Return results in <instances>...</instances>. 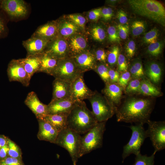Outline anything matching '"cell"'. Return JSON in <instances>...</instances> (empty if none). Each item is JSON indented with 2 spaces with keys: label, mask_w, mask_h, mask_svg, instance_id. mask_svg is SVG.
<instances>
[{
  "label": "cell",
  "mask_w": 165,
  "mask_h": 165,
  "mask_svg": "<svg viewBox=\"0 0 165 165\" xmlns=\"http://www.w3.org/2000/svg\"><path fill=\"white\" fill-rule=\"evenodd\" d=\"M117 108V121L136 124L146 123L154 105V98L140 95L128 96Z\"/></svg>",
  "instance_id": "obj_1"
},
{
  "label": "cell",
  "mask_w": 165,
  "mask_h": 165,
  "mask_svg": "<svg viewBox=\"0 0 165 165\" xmlns=\"http://www.w3.org/2000/svg\"><path fill=\"white\" fill-rule=\"evenodd\" d=\"M98 123L84 101H76L68 114L67 127L80 134H84Z\"/></svg>",
  "instance_id": "obj_2"
},
{
  "label": "cell",
  "mask_w": 165,
  "mask_h": 165,
  "mask_svg": "<svg viewBox=\"0 0 165 165\" xmlns=\"http://www.w3.org/2000/svg\"><path fill=\"white\" fill-rule=\"evenodd\" d=\"M128 2L136 14L165 26V9L159 2L155 0H129Z\"/></svg>",
  "instance_id": "obj_3"
},
{
  "label": "cell",
  "mask_w": 165,
  "mask_h": 165,
  "mask_svg": "<svg viewBox=\"0 0 165 165\" xmlns=\"http://www.w3.org/2000/svg\"><path fill=\"white\" fill-rule=\"evenodd\" d=\"M81 136L79 134L67 127L59 132L54 143L68 151L74 165H76L80 158Z\"/></svg>",
  "instance_id": "obj_4"
},
{
  "label": "cell",
  "mask_w": 165,
  "mask_h": 165,
  "mask_svg": "<svg viewBox=\"0 0 165 165\" xmlns=\"http://www.w3.org/2000/svg\"><path fill=\"white\" fill-rule=\"evenodd\" d=\"M106 122H98L81 136L80 157L102 147Z\"/></svg>",
  "instance_id": "obj_5"
},
{
  "label": "cell",
  "mask_w": 165,
  "mask_h": 165,
  "mask_svg": "<svg viewBox=\"0 0 165 165\" xmlns=\"http://www.w3.org/2000/svg\"><path fill=\"white\" fill-rule=\"evenodd\" d=\"M88 100L92 111L98 122L107 121L115 114L114 109L106 98L97 91Z\"/></svg>",
  "instance_id": "obj_6"
},
{
  "label": "cell",
  "mask_w": 165,
  "mask_h": 165,
  "mask_svg": "<svg viewBox=\"0 0 165 165\" xmlns=\"http://www.w3.org/2000/svg\"><path fill=\"white\" fill-rule=\"evenodd\" d=\"M142 124L131 125L129 127L132 134L128 142L123 147L122 154V163L130 154L135 155L140 152L141 148L145 139L148 137L146 130Z\"/></svg>",
  "instance_id": "obj_7"
},
{
  "label": "cell",
  "mask_w": 165,
  "mask_h": 165,
  "mask_svg": "<svg viewBox=\"0 0 165 165\" xmlns=\"http://www.w3.org/2000/svg\"><path fill=\"white\" fill-rule=\"evenodd\" d=\"M83 74L79 70L73 59L68 57L59 60L51 75L55 79L72 83Z\"/></svg>",
  "instance_id": "obj_8"
},
{
  "label": "cell",
  "mask_w": 165,
  "mask_h": 165,
  "mask_svg": "<svg viewBox=\"0 0 165 165\" xmlns=\"http://www.w3.org/2000/svg\"><path fill=\"white\" fill-rule=\"evenodd\" d=\"M148 125L146 130L148 137L150 138L156 153L165 148V122L152 121L147 122Z\"/></svg>",
  "instance_id": "obj_9"
},
{
  "label": "cell",
  "mask_w": 165,
  "mask_h": 165,
  "mask_svg": "<svg viewBox=\"0 0 165 165\" xmlns=\"http://www.w3.org/2000/svg\"><path fill=\"white\" fill-rule=\"evenodd\" d=\"M0 8L11 18L20 19L28 14L27 4L23 0H1Z\"/></svg>",
  "instance_id": "obj_10"
},
{
  "label": "cell",
  "mask_w": 165,
  "mask_h": 165,
  "mask_svg": "<svg viewBox=\"0 0 165 165\" xmlns=\"http://www.w3.org/2000/svg\"><path fill=\"white\" fill-rule=\"evenodd\" d=\"M7 72L10 82L17 81L25 86H29L31 79L20 59L11 60L8 64Z\"/></svg>",
  "instance_id": "obj_11"
},
{
  "label": "cell",
  "mask_w": 165,
  "mask_h": 165,
  "mask_svg": "<svg viewBox=\"0 0 165 165\" xmlns=\"http://www.w3.org/2000/svg\"><path fill=\"white\" fill-rule=\"evenodd\" d=\"M44 53L59 59L69 57L67 40L60 36L49 41Z\"/></svg>",
  "instance_id": "obj_12"
},
{
  "label": "cell",
  "mask_w": 165,
  "mask_h": 165,
  "mask_svg": "<svg viewBox=\"0 0 165 165\" xmlns=\"http://www.w3.org/2000/svg\"><path fill=\"white\" fill-rule=\"evenodd\" d=\"M94 92L86 85L84 80L83 74L71 83V99L74 101H82L85 99H88Z\"/></svg>",
  "instance_id": "obj_13"
},
{
  "label": "cell",
  "mask_w": 165,
  "mask_h": 165,
  "mask_svg": "<svg viewBox=\"0 0 165 165\" xmlns=\"http://www.w3.org/2000/svg\"><path fill=\"white\" fill-rule=\"evenodd\" d=\"M123 89L117 83L105 84L102 93L114 108L115 112L120 104L123 98Z\"/></svg>",
  "instance_id": "obj_14"
},
{
  "label": "cell",
  "mask_w": 165,
  "mask_h": 165,
  "mask_svg": "<svg viewBox=\"0 0 165 165\" xmlns=\"http://www.w3.org/2000/svg\"><path fill=\"white\" fill-rule=\"evenodd\" d=\"M25 105L35 115L37 119H41L48 115L47 105L42 103L34 91L29 92L24 101Z\"/></svg>",
  "instance_id": "obj_15"
},
{
  "label": "cell",
  "mask_w": 165,
  "mask_h": 165,
  "mask_svg": "<svg viewBox=\"0 0 165 165\" xmlns=\"http://www.w3.org/2000/svg\"><path fill=\"white\" fill-rule=\"evenodd\" d=\"M71 57L82 73L94 70L97 63L94 54L89 50Z\"/></svg>",
  "instance_id": "obj_16"
},
{
  "label": "cell",
  "mask_w": 165,
  "mask_h": 165,
  "mask_svg": "<svg viewBox=\"0 0 165 165\" xmlns=\"http://www.w3.org/2000/svg\"><path fill=\"white\" fill-rule=\"evenodd\" d=\"M67 38L69 57L88 50L86 39L82 35L78 33Z\"/></svg>",
  "instance_id": "obj_17"
},
{
  "label": "cell",
  "mask_w": 165,
  "mask_h": 165,
  "mask_svg": "<svg viewBox=\"0 0 165 165\" xmlns=\"http://www.w3.org/2000/svg\"><path fill=\"white\" fill-rule=\"evenodd\" d=\"M49 41L32 35L30 38L23 41L22 45L27 51V56L38 55L44 53Z\"/></svg>",
  "instance_id": "obj_18"
},
{
  "label": "cell",
  "mask_w": 165,
  "mask_h": 165,
  "mask_svg": "<svg viewBox=\"0 0 165 165\" xmlns=\"http://www.w3.org/2000/svg\"><path fill=\"white\" fill-rule=\"evenodd\" d=\"M146 77L154 85L157 86L161 82L163 74L162 67L159 63L154 61L147 62L144 69Z\"/></svg>",
  "instance_id": "obj_19"
},
{
  "label": "cell",
  "mask_w": 165,
  "mask_h": 165,
  "mask_svg": "<svg viewBox=\"0 0 165 165\" xmlns=\"http://www.w3.org/2000/svg\"><path fill=\"white\" fill-rule=\"evenodd\" d=\"M71 83L55 79L53 83L52 100L71 99Z\"/></svg>",
  "instance_id": "obj_20"
},
{
  "label": "cell",
  "mask_w": 165,
  "mask_h": 165,
  "mask_svg": "<svg viewBox=\"0 0 165 165\" xmlns=\"http://www.w3.org/2000/svg\"><path fill=\"white\" fill-rule=\"evenodd\" d=\"M39 130L37 135L40 140L54 143L59 132L52 125L42 119H38Z\"/></svg>",
  "instance_id": "obj_21"
},
{
  "label": "cell",
  "mask_w": 165,
  "mask_h": 165,
  "mask_svg": "<svg viewBox=\"0 0 165 165\" xmlns=\"http://www.w3.org/2000/svg\"><path fill=\"white\" fill-rule=\"evenodd\" d=\"M71 99L51 100L47 105L48 115L69 113L75 102Z\"/></svg>",
  "instance_id": "obj_22"
},
{
  "label": "cell",
  "mask_w": 165,
  "mask_h": 165,
  "mask_svg": "<svg viewBox=\"0 0 165 165\" xmlns=\"http://www.w3.org/2000/svg\"><path fill=\"white\" fill-rule=\"evenodd\" d=\"M32 35L50 41L60 36L56 21L48 22L39 26Z\"/></svg>",
  "instance_id": "obj_23"
},
{
  "label": "cell",
  "mask_w": 165,
  "mask_h": 165,
  "mask_svg": "<svg viewBox=\"0 0 165 165\" xmlns=\"http://www.w3.org/2000/svg\"><path fill=\"white\" fill-rule=\"evenodd\" d=\"M55 21L59 35L63 38H67L73 35L78 33L81 29L68 19H60Z\"/></svg>",
  "instance_id": "obj_24"
},
{
  "label": "cell",
  "mask_w": 165,
  "mask_h": 165,
  "mask_svg": "<svg viewBox=\"0 0 165 165\" xmlns=\"http://www.w3.org/2000/svg\"><path fill=\"white\" fill-rule=\"evenodd\" d=\"M20 60L31 79L35 73L38 72L40 66V54L27 56Z\"/></svg>",
  "instance_id": "obj_25"
},
{
  "label": "cell",
  "mask_w": 165,
  "mask_h": 165,
  "mask_svg": "<svg viewBox=\"0 0 165 165\" xmlns=\"http://www.w3.org/2000/svg\"><path fill=\"white\" fill-rule=\"evenodd\" d=\"M139 95L154 98L162 96L163 93L157 86L146 77L141 80Z\"/></svg>",
  "instance_id": "obj_26"
},
{
  "label": "cell",
  "mask_w": 165,
  "mask_h": 165,
  "mask_svg": "<svg viewBox=\"0 0 165 165\" xmlns=\"http://www.w3.org/2000/svg\"><path fill=\"white\" fill-rule=\"evenodd\" d=\"M68 113L48 115L42 119L52 125L59 132L67 127V119Z\"/></svg>",
  "instance_id": "obj_27"
},
{
  "label": "cell",
  "mask_w": 165,
  "mask_h": 165,
  "mask_svg": "<svg viewBox=\"0 0 165 165\" xmlns=\"http://www.w3.org/2000/svg\"><path fill=\"white\" fill-rule=\"evenodd\" d=\"M40 66L38 72H42L51 75L57 66L59 59L45 53L40 54Z\"/></svg>",
  "instance_id": "obj_28"
},
{
  "label": "cell",
  "mask_w": 165,
  "mask_h": 165,
  "mask_svg": "<svg viewBox=\"0 0 165 165\" xmlns=\"http://www.w3.org/2000/svg\"><path fill=\"white\" fill-rule=\"evenodd\" d=\"M128 71L131 78L142 79L146 78L141 59L137 57L133 59L129 66Z\"/></svg>",
  "instance_id": "obj_29"
},
{
  "label": "cell",
  "mask_w": 165,
  "mask_h": 165,
  "mask_svg": "<svg viewBox=\"0 0 165 165\" xmlns=\"http://www.w3.org/2000/svg\"><path fill=\"white\" fill-rule=\"evenodd\" d=\"M141 80L131 78L124 90L126 94L128 96L139 95Z\"/></svg>",
  "instance_id": "obj_30"
},
{
  "label": "cell",
  "mask_w": 165,
  "mask_h": 165,
  "mask_svg": "<svg viewBox=\"0 0 165 165\" xmlns=\"http://www.w3.org/2000/svg\"><path fill=\"white\" fill-rule=\"evenodd\" d=\"M109 68L107 64L97 62L94 69V70L99 75L105 84L109 82L108 75Z\"/></svg>",
  "instance_id": "obj_31"
},
{
  "label": "cell",
  "mask_w": 165,
  "mask_h": 165,
  "mask_svg": "<svg viewBox=\"0 0 165 165\" xmlns=\"http://www.w3.org/2000/svg\"><path fill=\"white\" fill-rule=\"evenodd\" d=\"M156 153L153 152L150 156L142 155L140 152L136 155L135 161L132 165H154Z\"/></svg>",
  "instance_id": "obj_32"
},
{
  "label": "cell",
  "mask_w": 165,
  "mask_h": 165,
  "mask_svg": "<svg viewBox=\"0 0 165 165\" xmlns=\"http://www.w3.org/2000/svg\"><path fill=\"white\" fill-rule=\"evenodd\" d=\"M163 46V41H157L149 45L146 53L151 56L156 57L162 53Z\"/></svg>",
  "instance_id": "obj_33"
},
{
  "label": "cell",
  "mask_w": 165,
  "mask_h": 165,
  "mask_svg": "<svg viewBox=\"0 0 165 165\" xmlns=\"http://www.w3.org/2000/svg\"><path fill=\"white\" fill-rule=\"evenodd\" d=\"M119 54V49L117 46L113 47L107 53V64L110 68H113L117 64L118 56Z\"/></svg>",
  "instance_id": "obj_34"
},
{
  "label": "cell",
  "mask_w": 165,
  "mask_h": 165,
  "mask_svg": "<svg viewBox=\"0 0 165 165\" xmlns=\"http://www.w3.org/2000/svg\"><path fill=\"white\" fill-rule=\"evenodd\" d=\"M146 28V23L142 20L134 21L131 26V32L133 36H139L145 31Z\"/></svg>",
  "instance_id": "obj_35"
},
{
  "label": "cell",
  "mask_w": 165,
  "mask_h": 165,
  "mask_svg": "<svg viewBox=\"0 0 165 165\" xmlns=\"http://www.w3.org/2000/svg\"><path fill=\"white\" fill-rule=\"evenodd\" d=\"M90 33L93 39L99 42L103 41L106 37L104 29L100 26L93 27L90 30Z\"/></svg>",
  "instance_id": "obj_36"
},
{
  "label": "cell",
  "mask_w": 165,
  "mask_h": 165,
  "mask_svg": "<svg viewBox=\"0 0 165 165\" xmlns=\"http://www.w3.org/2000/svg\"><path fill=\"white\" fill-rule=\"evenodd\" d=\"M9 151L8 155L9 157L21 159L22 152L19 146L13 141L9 139Z\"/></svg>",
  "instance_id": "obj_37"
},
{
  "label": "cell",
  "mask_w": 165,
  "mask_h": 165,
  "mask_svg": "<svg viewBox=\"0 0 165 165\" xmlns=\"http://www.w3.org/2000/svg\"><path fill=\"white\" fill-rule=\"evenodd\" d=\"M159 35V30L154 28L145 34L142 40L144 43L150 44L157 42Z\"/></svg>",
  "instance_id": "obj_38"
},
{
  "label": "cell",
  "mask_w": 165,
  "mask_h": 165,
  "mask_svg": "<svg viewBox=\"0 0 165 165\" xmlns=\"http://www.w3.org/2000/svg\"><path fill=\"white\" fill-rule=\"evenodd\" d=\"M67 18L80 29H84L86 20L85 17L82 15L79 14H71L68 15Z\"/></svg>",
  "instance_id": "obj_39"
},
{
  "label": "cell",
  "mask_w": 165,
  "mask_h": 165,
  "mask_svg": "<svg viewBox=\"0 0 165 165\" xmlns=\"http://www.w3.org/2000/svg\"><path fill=\"white\" fill-rule=\"evenodd\" d=\"M107 31L109 40L111 42L119 43L120 41L117 30L113 26H109L108 28Z\"/></svg>",
  "instance_id": "obj_40"
},
{
  "label": "cell",
  "mask_w": 165,
  "mask_h": 165,
  "mask_svg": "<svg viewBox=\"0 0 165 165\" xmlns=\"http://www.w3.org/2000/svg\"><path fill=\"white\" fill-rule=\"evenodd\" d=\"M118 71L120 72L128 71L129 66L125 56L123 54H119L117 60Z\"/></svg>",
  "instance_id": "obj_41"
},
{
  "label": "cell",
  "mask_w": 165,
  "mask_h": 165,
  "mask_svg": "<svg viewBox=\"0 0 165 165\" xmlns=\"http://www.w3.org/2000/svg\"><path fill=\"white\" fill-rule=\"evenodd\" d=\"M131 78L130 74L128 70L121 72L117 83L124 90Z\"/></svg>",
  "instance_id": "obj_42"
},
{
  "label": "cell",
  "mask_w": 165,
  "mask_h": 165,
  "mask_svg": "<svg viewBox=\"0 0 165 165\" xmlns=\"http://www.w3.org/2000/svg\"><path fill=\"white\" fill-rule=\"evenodd\" d=\"M135 43L133 40L128 41L125 47L126 54L129 59H131L134 56L136 52Z\"/></svg>",
  "instance_id": "obj_43"
},
{
  "label": "cell",
  "mask_w": 165,
  "mask_h": 165,
  "mask_svg": "<svg viewBox=\"0 0 165 165\" xmlns=\"http://www.w3.org/2000/svg\"><path fill=\"white\" fill-rule=\"evenodd\" d=\"M92 52L94 54L97 62L107 64V53L104 50L100 49L96 50L94 52Z\"/></svg>",
  "instance_id": "obj_44"
},
{
  "label": "cell",
  "mask_w": 165,
  "mask_h": 165,
  "mask_svg": "<svg viewBox=\"0 0 165 165\" xmlns=\"http://www.w3.org/2000/svg\"><path fill=\"white\" fill-rule=\"evenodd\" d=\"M117 30L120 39H125L127 37L129 31V27L127 24H119L117 25Z\"/></svg>",
  "instance_id": "obj_45"
},
{
  "label": "cell",
  "mask_w": 165,
  "mask_h": 165,
  "mask_svg": "<svg viewBox=\"0 0 165 165\" xmlns=\"http://www.w3.org/2000/svg\"><path fill=\"white\" fill-rule=\"evenodd\" d=\"M120 74L118 70L109 68L108 70L109 82L118 83Z\"/></svg>",
  "instance_id": "obj_46"
},
{
  "label": "cell",
  "mask_w": 165,
  "mask_h": 165,
  "mask_svg": "<svg viewBox=\"0 0 165 165\" xmlns=\"http://www.w3.org/2000/svg\"><path fill=\"white\" fill-rule=\"evenodd\" d=\"M113 10L110 7H104L101 9V16L105 20H110L113 16Z\"/></svg>",
  "instance_id": "obj_47"
},
{
  "label": "cell",
  "mask_w": 165,
  "mask_h": 165,
  "mask_svg": "<svg viewBox=\"0 0 165 165\" xmlns=\"http://www.w3.org/2000/svg\"><path fill=\"white\" fill-rule=\"evenodd\" d=\"M7 29L5 19L0 13V38H3L6 36Z\"/></svg>",
  "instance_id": "obj_48"
},
{
  "label": "cell",
  "mask_w": 165,
  "mask_h": 165,
  "mask_svg": "<svg viewBox=\"0 0 165 165\" xmlns=\"http://www.w3.org/2000/svg\"><path fill=\"white\" fill-rule=\"evenodd\" d=\"M101 8H98L89 11L88 13L89 19L93 21L97 20L101 16Z\"/></svg>",
  "instance_id": "obj_49"
},
{
  "label": "cell",
  "mask_w": 165,
  "mask_h": 165,
  "mask_svg": "<svg viewBox=\"0 0 165 165\" xmlns=\"http://www.w3.org/2000/svg\"><path fill=\"white\" fill-rule=\"evenodd\" d=\"M3 160L6 165H23L21 159L8 156Z\"/></svg>",
  "instance_id": "obj_50"
},
{
  "label": "cell",
  "mask_w": 165,
  "mask_h": 165,
  "mask_svg": "<svg viewBox=\"0 0 165 165\" xmlns=\"http://www.w3.org/2000/svg\"><path fill=\"white\" fill-rule=\"evenodd\" d=\"M118 19L121 24H127L128 22V18L126 13L123 10H119L117 13Z\"/></svg>",
  "instance_id": "obj_51"
},
{
  "label": "cell",
  "mask_w": 165,
  "mask_h": 165,
  "mask_svg": "<svg viewBox=\"0 0 165 165\" xmlns=\"http://www.w3.org/2000/svg\"><path fill=\"white\" fill-rule=\"evenodd\" d=\"M9 149L8 144L2 147L0 149V160H4L8 157Z\"/></svg>",
  "instance_id": "obj_52"
},
{
  "label": "cell",
  "mask_w": 165,
  "mask_h": 165,
  "mask_svg": "<svg viewBox=\"0 0 165 165\" xmlns=\"http://www.w3.org/2000/svg\"><path fill=\"white\" fill-rule=\"evenodd\" d=\"M9 138L3 135H0V149L8 144Z\"/></svg>",
  "instance_id": "obj_53"
},
{
  "label": "cell",
  "mask_w": 165,
  "mask_h": 165,
  "mask_svg": "<svg viewBox=\"0 0 165 165\" xmlns=\"http://www.w3.org/2000/svg\"><path fill=\"white\" fill-rule=\"evenodd\" d=\"M118 1L117 0H109L108 1V2H109L111 4H115L116 2H117Z\"/></svg>",
  "instance_id": "obj_54"
},
{
  "label": "cell",
  "mask_w": 165,
  "mask_h": 165,
  "mask_svg": "<svg viewBox=\"0 0 165 165\" xmlns=\"http://www.w3.org/2000/svg\"><path fill=\"white\" fill-rule=\"evenodd\" d=\"M0 165H6L4 160H0Z\"/></svg>",
  "instance_id": "obj_55"
},
{
  "label": "cell",
  "mask_w": 165,
  "mask_h": 165,
  "mask_svg": "<svg viewBox=\"0 0 165 165\" xmlns=\"http://www.w3.org/2000/svg\"><path fill=\"white\" fill-rule=\"evenodd\" d=\"M0 2H1V0H0Z\"/></svg>",
  "instance_id": "obj_56"
}]
</instances>
